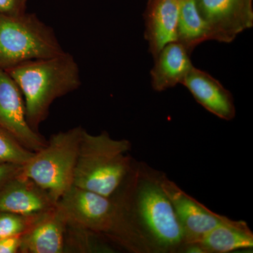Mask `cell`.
I'll list each match as a JSON object with an SVG mask.
<instances>
[{
    "instance_id": "obj_10",
    "label": "cell",
    "mask_w": 253,
    "mask_h": 253,
    "mask_svg": "<svg viewBox=\"0 0 253 253\" xmlns=\"http://www.w3.org/2000/svg\"><path fill=\"white\" fill-rule=\"evenodd\" d=\"M68 224L66 213L56 204L38 218L21 236L19 253L66 252Z\"/></svg>"
},
{
    "instance_id": "obj_4",
    "label": "cell",
    "mask_w": 253,
    "mask_h": 253,
    "mask_svg": "<svg viewBox=\"0 0 253 253\" xmlns=\"http://www.w3.org/2000/svg\"><path fill=\"white\" fill-rule=\"evenodd\" d=\"M130 149L129 141L113 139L107 131L94 135L83 129L73 186L111 197L131 172Z\"/></svg>"
},
{
    "instance_id": "obj_8",
    "label": "cell",
    "mask_w": 253,
    "mask_h": 253,
    "mask_svg": "<svg viewBox=\"0 0 253 253\" xmlns=\"http://www.w3.org/2000/svg\"><path fill=\"white\" fill-rule=\"evenodd\" d=\"M210 39L230 43L253 26V0H196Z\"/></svg>"
},
{
    "instance_id": "obj_3",
    "label": "cell",
    "mask_w": 253,
    "mask_h": 253,
    "mask_svg": "<svg viewBox=\"0 0 253 253\" xmlns=\"http://www.w3.org/2000/svg\"><path fill=\"white\" fill-rule=\"evenodd\" d=\"M58 205L70 224L134 253H149L144 241L115 196L106 197L72 186Z\"/></svg>"
},
{
    "instance_id": "obj_12",
    "label": "cell",
    "mask_w": 253,
    "mask_h": 253,
    "mask_svg": "<svg viewBox=\"0 0 253 253\" xmlns=\"http://www.w3.org/2000/svg\"><path fill=\"white\" fill-rule=\"evenodd\" d=\"M181 84L210 113L226 121L235 118L236 107L232 94L209 73L194 66Z\"/></svg>"
},
{
    "instance_id": "obj_20",
    "label": "cell",
    "mask_w": 253,
    "mask_h": 253,
    "mask_svg": "<svg viewBox=\"0 0 253 253\" xmlns=\"http://www.w3.org/2000/svg\"><path fill=\"white\" fill-rule=\"evenodd\" d=\"M23 166L11 164H0V189L10 179L21 172Z\"/></svg>"
},
{
    "instance_id": "obj_15",
    "label": "cell",
    "mask_w": 253,
    "mask_h": 253,
    "mask_svg": "<svg viewBox=\"0 0 253 253\" xmlns=\"http://www.w3.org/2000/svg\"><path fill=\"white\" fill-rule=\"evenodd\" d=\"M204 253H227L253 247V233L247 223L229 219L206 234L199 243Z\"/></svg>"
},
{
    "instance_id": "obj_13",
    "label": "cell",
    "mask_w": 253,
    "mask_h": 253,
    "mask_svg": "<svg viewBox=\"0 0 253 253\" xmlns=\"http://www.w3.org/2000/svg\"><path fill=\"white\" fill-rule=\"evenodd\" d=\"M180 0H150L145 12V38L154 57L176 41Z\"/></svg>"
},
{
    "instance_id": "obj_19",
    "label": "cell",
    "mask_w": 253,
    "mask_h": 253,
    "mask_svg": "<svg viewBox=\"0 0 253 253\" xmlns=\"http://www.w3.org/2000/svg\"><path fill=\"white\" fill-rule=\"evenodd\" d=\"M28 0H0V14L19 16L26 12Z\"/></svg>"
},
{
    "instance_id": "obj_14",
    "label": "cell",
    "mask_w": 253,
    "mask_h": 253,
    "mask_svg": "<svg viewBox=\"0 0 253 253\" xmlns=\"http://www.w3.org/2000/svg\"><path fill=\"white\" fill-rule=\"evenodd\" d=\"M189 51L178 42L165 46L155 56L151 71V84L154 90L163 91L181 84L194 67Z\"/></svg>"
},
{
    "instance_id": "obj_5",
    "label": "cell",
    "mask_w": 253,
    "mask_h": 253,
    "mask_svg": "<svg viewBox=\"0 0 253 253\" xmlns=\"http://www.w3.org/2000/svg\"><path fill=\"white\" fill-rule=\"evenodd\" d=\"M83 129L81 126H76L51 136L21 169L23 176L41 186L56 204L73 185Z\"/></svg>"
},
{
    "instance_id": "obj_11",
    "label": "cell",
    "mask_w": 253,
    "mask_h": 253,
    "mask_svg": "<svg viewBox=\"0 0 253 253\" xmlns=\"http://www.w3.org/2000/svg\"><path fill=\"white\" fill-rule=\"evenodd\" d=\"M56 204L44 189L21 172L0 189V212L38 217Z\"/></svg>"
},
{
    "instance_id": "obj_2",
    "label": "cell",
    "mask_w": 253,
    "mask_h": 253,
    "mask_svg": "<svg viewBox=\"0 0 253 253\" xmlns=\"http://www.w3.org/2000/svg\"><path fill=\"white\" fill-rule=\"evenodd\" d=\"M5 71L22 93L26 119L37 132L55 100L81 85L78 63L72 55L65 51L52 57L20 63Z\"/></svg>"
},
{
    "instance_id": "obj_7",
    "label": "cell",
    "mask_w": 253,
    "mask_h": 253,
    "mask_svg": "<svg viewBox=\"0 0 253 253\" xmlns=\"http://www.w3.org/2000/svg\"><path fill=\"white\" fill-rule=\"evenodd\" d=\"M158 179L165 194L172 205L184 231L186 246L199 244L209 231L229 219L213 212L186 194L174 181L168 179L164 173L159 172Z\"/></svg>"
},
{
    "instance_id": "obj_1",
    "label": "cell",
    "mask_w": 253,
    "mask_h": 253,
    "mask_svg": "<svg viewBox=\"0 0 253 253\" xmlns=\"http://www.w3.org/2000/svg\"><path fill=\"white\" fill-rule=\"evenodd\" d=\"M158 174L144 163L134 162L129 176L113 196L122 206L149 253H183L184 231Z\"/></svg>"
},
{
    "instance_id": "obj_6",
    "label": "cell",
    "mask_w": 253,
    "mask_h": 253,
    "mask_svg": "<svg viewBox=\"0 0 253 253\" xmlns=\"http://www.w3.org/2000/svg\"><path fill=\"white\" fill-rule=\"evenodd\" d=\"M64 52L54 30L36 14H0V68Z\"/></svg>"
},
{
    "instance_id": "obj_17",
    "label": "cell",
    "mask_w": 253,
    "mask_h": 253,
    "mask_svg": "<svg viewBox=\"0 0 253 253\" xmlns=\"http://www.w3.org/2000/svg\"><path fill=\"white\" fill-rule=\"evenodd\" d=\"M34 153L24 147L16 138L0 126V164L23 166Z\"/></svg>"
},
{
    "instance_id": "obj_18",
    "label": "cell",
    "mask_w": 253,
    "mask_h": 253,
    "mask_svg": "<svg viewBox=\"0 0 253 253\" xmlns=\"http://www.w3.org/2000/svg\"><path fill=\"white\" fill-rule=\"evenodd\" d=\"M41 216L28 217L14 213L0 212V239L23 235Z\"/></svg>"
},
{
    "instance_id": "obj_21",
    "label": "cell",
    "mask_w": 253,
    "mask_h": 253,
    "mask_svg": "<svg viewBox=\"0 0 253 253\" xmlns=\"http://www.w3.org/2000/svg\"><path fill=\"white\" fill-rule=\"evenodd\" d=\"M21 236L1 238L0 239V253H19Z\"/></svg>"
},
{
    "instance_id": "obj_16",
    "label": "cell",
    "mask_w": 253,
    "mask_h": 253,
    "mask_svg": "<svg viewBox=\"0 0 253 253\" xmlns=\"http://www.w3.org/2000/svg\"><path fill=\"white\" fill-rule=\"evenodd\" d=\"M208 41H211L209 30L199 12L196 0H180L176 42L191 53L196 46Z\"/></svg>"
},
{
    "instance_id": "obj_9",
    "label": "cell",
    "mask_w": 253,
    "mask_h": 253,
    "mask_svg": "<svg viewBox=\"0 0 253 253\" xmlns=\"http://www.w3.org/2000/svg\"><path fill=\"white\" fill-rule=\"evenodd\" d=\"M0 126L33 152L46 144L45 139L28 124L22 93L2 68H0Z\"/></svg>"
}]
</instances>
